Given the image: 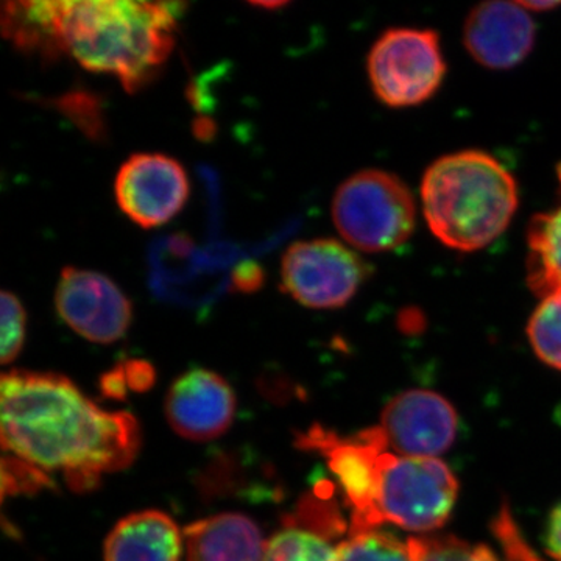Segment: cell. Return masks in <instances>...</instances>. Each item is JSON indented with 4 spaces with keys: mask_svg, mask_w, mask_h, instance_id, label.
I'll return each instance as SVG.
<instances>
[{
    "mask_svg": "<svg viewBox=\"0 0 561 561\" xmlns=\"http://www.w3.org/2000/svg\"><path fill=\"white\" fill-rule=\"evenodd\" d=\"M183 3L133 0H25L2 7L16 49L116 77L125 90L147 87L171 57Z\"/></svg>",
    "mask_w": 561,
    "mask_h": 561,
    "instance_id": "obj_1",
    "label": "cell"
},
{
    "mask_svg": "<svg viewBox=\"0 0 561 561\" xmlns=\"http://www.w3.org/2000/svg\"><path fill=\"white\" fill-rule=\"evenodd\" d=\"M2 445L43 471H62L73 490L87 491L106 472L138 456L139 424L127 412H106L76 383L54 373L14 370L0 382Z\"/></svg>",
    "mask_w": 561,
    "mask_h": 561,
    "instance_id": "obj_2",
    "label": "cell"
},
{
    "mask_svg": "<svg viewBox=\"0 0 561 561\" xmlns=\"http://www.w3.org/2000/svg\"><path fill=\"white\" fill-rule=\"evenodd\" d=\"M424 217L449 249L478 251L507 230L518 209V184L486 151L445 154L427 168L421 183Z\"/></svg>",
    "mask_w": 561,
    "mask_h": 561,
    "instance_id": "obj_3",
    "label": "cell"
},
{
    "mask_svg": "<svg viewBox=\"0 0 561 561\" xmlns=\"http://www.w3.org/2000/svg\"><path fill=\"white\" fill-rule=\"evenodd\" d=\"M343 239L364 253H382L409 241L416 225L415 197L393 173L367 169L343 181L332 201Z\"/></svg>",
    "mask_w": 561,
    "mask_h": 561,
    "instance_id": "obj_4",
    "label": "cell"
},
{
    "mask_svg": "<svg viewBox=\"0 0 561 561\" xmlns=\"http://www.w3.org/2000/svg\"><path fill=\"white\" fill-rule=\"evenodd\" d=\"M368 80L390 108H411L434 98L446 76L440 36L430 28H389L373 44Z\"/></svg>",
    "mask_w": 561,
    "mask_h": 561,
    "instance_id": "obj_5",
    "label": "cell"
},
{
    "mask_svg": "<svg viewBox=\"0 0 561 561\" xmlns=\"http://www.w3.org/2000/svg\"><path fill=\"white\" fill-rule=\"evenodd\" d=\"M456 497V478L440 460L382 453L376 502L379 524L412 531L438 529L451 515Z\"/></svg>",
    "mask_w": 561,
    "mask_h": 561,
    "instance_id": "obj_6",
    "label": "cell"
},
{
    "mask_svg": "<svg viewBox=\"0 0 561 561\" xmlns=\"http://www.w3.org/2000/svg\"><path fill=\"white\" fill-rule=\"evenodd\" d=\"M373 267L335 239L291 243L280 260V287L311 309H337L353 300Z\"/></svg>",
    "mask_w": 561,
    "mask_h": 561,
    "instance_id": "obj_7",
    "label": "cell"
},
{
    "mask_svg": "<svg viewBox=\"0 0 561 561\" xmlns=\"http://www.w3.org/2000/svg\"><path fill=\"white\" fill-rule=\"evenodd\" d=\"M301 449L327 457L332 474L337 478L351 511L350 531L378 529L379 461L389 451L381 427H370L353 437H339L334 432L312 426L298 437Z\"/></svg>",
    "mask_w": 561,
    "mask_h": 561,
    "instance_id": "obj_8",
    "label": "cell"
},
{
    "mask_svg": "<svg viewBox=\"0 0 561 561\" xmlns=\"http://www.w3.org/2000/svg\"><path fill=\"white\" fill-rule=\"evenodd\" d=\"M114 197L122 213L139 227L168 224L186 205L190 180L183 165L168 154L136 153L121 165Z\"/></svg>",
    "mask_w": 561,
    "mask_h": 561,
    "instance_id": "obj_9",
    "label": "cell"
},
{
    "mask_svg": "<svg viewBox=\"0 0 561 561\" xmlns=\"http://www.w3.org/2000/svg\"><path fill=\"white\" fill-rule=\"evenodd\" d=\"M55 308L70 330L94 343L121 341L131 324L127 295L108 276L84 268H62Z\"/></svg>",
    "mask_w": 561,
    "mask_h": 561,
    "instance_id": "obj_10",
    "label": "cell"
},
{
    "mask_svg": "<svg viewBox=\"0 0 561 561\" xmlns=\"http://www.w3.org/2000/svg\"><path fill=\"white\" fill-rule=\"evenodd\" d=\"M457 424L456 411L440 394L409 390L387 404L379 427L398 456L435 459L451 448Z\"/></svg>",
    "mask_w": 561,
    "mask_h": 561,
    "instance_id": "obj_11",
    "label": "cell"
},
{
    "mask_svg": "<svg viewBox=\"0 0 561 561\" xmlns=\"http://www.w3.org/2000/svg\"><path fill=\"white\" fill-rule=\"evenodd\" d=\"M236 397L217 373L195 368L172 383L165 398V419L180 437L209 442L230 430Z\"/></svg>",
    "mask_w": 561,
    "mask_h": 561,
    "instance_id": "obj_12",
    "label": "cell"
},
{
    "mask_svg": "<svg viewBox=\"0 0 561 561\" xmlns=\"http://www.w3.org/2000/svg\"><path fill=\"white\" fill-rule=\"evenodd\" d=\"M535 38V22L518 2L481 3L465 20V49L489 69L515 68L529 57Z\"/></svg>",
    "mask_w": 561,
    "mask_h": 561,
    "instance_id": "obj_13",
    "label": "cell"
},
{
    "mask_svg": "<svg viewBox=\"0 0 561 561\" xmlns=\"http://www.w3.org/2000/svg\"><path fill=\"white\" fill-rule=\"evenodd\" d=\"M305 511L287 518L286 526L267 541L264 561H334L332 538L345 529L341 513L330 501L305 502Z\"/></svg>",
    "mask_w": 561,
    "mask_h": 561,
    "instance_id": "obj_14",
    "label": "cell"
},
{
    "mask_svg": "<svg viewBox=\"0 0 561 561\" xmlns=\"http://www.w3.org/2000/svg\"><path fill=\"white\" fill-rule=\"evenodd\" d=\"M187 561H264L267 541L241 513H220L184 530Z\"/></svg>",
    "mask_w": 561,
    "mask_h": 561,
    "instance_id": "obj_15",
    "label": "cell"
},
{
    "mask_svg": "<svg viewBox=\"0 0 561 561\" xmlns=\"http://www.w3.org/2000/svg\"><path fill=\"white\" fill-rule=\"evenodd\" d=\"M181 531L158 511L133 513L116 524L105 541V561H180Z\"/></svg>",
    "mask_w": 561,
    "mask_h": 561,
    "instance_id": "obj_16",
    "label": "cell"
},
{
    "mask_svg": "<svg viewBox=\"0 0 561 561\" xmlns=\"http://www.w3.org/2000/svg\"><path fill=\"white\" fill-rule=\"evenodd\" d=\"M527 284L538 297L561 290V205L537 214L527 230Z\"/></svg>",
    "mask_w": 561,
    "mask_h": 561,
    "instance_id": "obj_17",
    "label": "cell"
},
{
    "mask_svg": "<svg viewBox=\"0 0 561 561\" xmlns=\"http://www.w3.org/2000/svg\"><path fill=\"white\" fill-rule=\"evenodd\" d=\"M334 561H419V556L412 538L402 541L378 527L350 531V537L339 542Z\"/></svg>",
    "mask_w": 561,
    "mask_h": 561,
    "instance_id": "obj_18",
    "label": "cell"
},
{
    "mask_svg": "<svg viewBox=\"0 0 561 561\" xmlns=\"http://www.w3.org/2000/svg\"><path fill=\"white\" fill-rule=\"evenodd\" d=\"M527 335L537 356L561 371V290L541 298L527 324Z\"/></svg>",
    "mask_w": 561,
    "mask_h": 561,
    "instance_id": "obj_19",
    "label": "cell"
},
{
    "mask_svg": "<svg viewBox=\"0 0 561 561\" xmlns=\"http://www.w3.org/2000/svg\"><path fill=\"white\" fill-rule=\"evenodd\" d=\"M412 540L419 561H502L485 546L470 545L454 537L412 538Z\"/></svg>",
    "mask_w": 561,
    "mask_h": 561,
    "instance_id": "obj_20",
    "label": "cell"
},
{
    "mask_svg": "<svg viewBox=\"0 0 561 561\" xmlns=\"http://www.w3.org/2000/svg\"><path fill=\"white\" fill-rule=\"evenodd\" d=\"M2 306V362L10 364L20 356L25 341V311L20 298L11 291L3 290L0 297Z\"/></svg>",
    "mask_w": 561,
    "mask_h": 561,
    "instance_id": "obj_21",
    "label": "cell"
},
{
    "mask_svg": "<svg viewBox=\"0 0 561 561\" xmlns=\"http://www.w3.org/2000/svg\"><path fill=\"white\" fill-rule=\"evenodd\" d=\"M3 496L7 493H33L46 486H51V481L46 472L33 467L27 461L11 457L3 459Z\"/></svg>",
    "mask_w": 561,
    "mask_h": 561,
    "instance_id": "obj_22",
    "label": "cell"
},
{
    "mask_svg": "<svg viewBox=\"0 0 561 561\" xmlns=\"http://www.w3.org/2000/svg\"><path fill=\"white\" fill-rule=\"evenodd\" d=\"M121 367L125 379H127L128 389L144 391L153 386L154 371L149 362L127 360L121 364Z\"/></svg>",
    "mask_w": 561,
    "mask_h": 561,
    "instance_id": "obj_23",
    "label": "cell"
},
{
    "mask_svg": "<svg viewBox=\"0 0 561 561\" xmlns=\"http://www.w3.org/2000/svg\"><path fill=\"white\" fill-rule=\"evenodd\" d=\"M546 545L553 559L561 561V504L557 505L549 516Z\"/></svg>",
    "mask_w": 561,
    "mask_h": 561,
    "instance_id": "obj_24",
    "label": "cell"
},
{
    "mask_svg": "<svg viewBox=\"0 0 561 561\" xmlns=\"http://www.w3.org/2000/svg\"><path fill=\"white\" fill-rule=\"evenodd\" d=\"M102 390L106 397L124 398L127 394L128 383L125 379L124 371H122L121 364L114 370L106 373L102 378Z\"/></svg>",
    "mask_w": 561,
    "mask_h": 561,
    "instance_id": "obj_25",
    "label": "cell"
},
{
    "mask_svg": "<svg viewBox=\"0 0 561 561\" xmlns=\"http://www.w3.org/2000/svg\"><path fill=\"white\" fill-rule=\"evenodd\" d=\"M232 279H234V286L238 287L239 290L253 291L262 284V272L257 265H242L241 268H238L236 275L232 276Z\"/></svg>",
    "mask_w": 561,
    "mask_h": 561,
    "instance_id": "obj_26",
    "label": "cell"
},
{
    "mask_svg": "<svg viewBox=\"0 0 561 561\" xmlns=\"http://www.w3.org/2000/svg\"><path fill=\"white\" fill-rule=\"evenodd\" d=\"M519 5L523 7L524 10L529 11V13H541V11H548L553 9H559L561 7L560 2H518Z\"/></svg>",
    "mask_w": 561,
    "mask_h": 561,
    "instance_id": "obj_27",
    "label": "cell"
}]
</instances>
